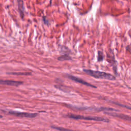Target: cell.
I'll use <instances>...</instances> for the list:
<instances>
[{
	"label": "cell",
	"instance_id": "obj_1",
	"mask_svg": "<svg viewBox=\"0 0 131 131\" xmlns=\"http://www.w3.org/2000/svg\"><path fill=\"white\" fill-rule=\"evenodd\" d=\"M83 71L88 75L95 78L104 79L109 80H115L116 79L114 75L106 72L99 71H93L89 69H83Z\"/></svg>",
	"mask_w": 131,
	"mask_h": 131
},
{
	"label": "cell",
	"instance_id": "obj_2",
	"mask_svg": "<svg viewBox=\"0 0 131 131\" xmlns=\"http://www.w3.org/2000/svg\"><path fill=\"white\" fill-rule=\"evenodd\" d=\"M67 117L68 118L79 120V119H82V120H94V121H102L105 122H108L109 120L106 118L100 117H97V116H84L80 115H75V114H68Z\"/></svg>",
	"mask_w": 131,
	"mask_h": 131
},
{
	"label": "cell",
	"instance_id": "obj_3",
	"mask_svg": "<svg viewBox=\"0 0 131 131\" xmlns=\"http://www.w3.org/2000/svg\"><path fill=\"white\" fill-rule=\"evenodd\" d=\"M8 114L14 115L17 117H25V118H35L37 116V113H26V112H20L14 111H9L8 112Z\"/></svg>",
	"mask_w": 131,
	"mask_h": 131
},
{
	"label": "cell",
	"instance_id": "obj_4",
	"mask_svg": "<svg viewBox=\"0 0 131 131\" xmlns=\"http://www.w3.org/2000/svg\"><path fill=\"white\" fill-rule=\"evenodd\" d=\"M67 76L68 78L71 79L72 80H73L75 82H78L80 84H82L83 85H84L85 86H90V87H92V88H96V86L91 84V83H89L88 82H87L86 81L83 80V79L79 78V77H76V76H74L73 75H70V74H67Z\"/></svg>",
	"mask_w": 131,
	"mask_h": 131
},
{
	"label": "cell",
	"instance_id": "obj_5",
	"mask_svg": "<svg viewBox=\"0 0 131 131\" xmlns=\"http://www.w3.org/2000/svg\"><path fill=\"white\" fill-rule=\"evenodd\" d=\"M23 84V82L22 81H17L10 80H3L0 79V84L11 85V86H18L21 84Z\"/></svg>",
	"mask_w": 131,
	"mask_h": 131
},
{
	"label": "cell",
	"instance_id": "obj_6",
	"mask_svg": "<svg viewBox=\"0 0 131 131\" xmlns=\"http://www.w3.org/2000/svg\"><path fill=\"white\" fill-rule=\"evenodd\" d=\"M105 114L109 115H111L112 116L114 117H118L120 119H122L127 121H130V117L129 116L127 115H125L124 114H118V113H112V112H105Z\"/></svg>",
	"mask_w": 131,
	"mask_h": 131
},
{
	"label": "cell",
	"instance_id": "obj_7",
	"mask_svg": "<svg viewBox=\"0 0 131 131\" xmlns=\"http://www.w3.org/2000/svg\"><path fill=\"white\" fill-rule=\"evenodd\" d=\"M18 10L20 13V15L21 18H24V2L23 1H18Z\"/></svg>",
	"mask_w": 131,
	"mask_h": 131
},
{
	"label": "cell",
	"instance_id": "obj_8",
	"mask_svg": "<svg viewBox=\"0 0 131 131\" xmlns=\"http://www.w3.org/2000/svg\"><path fill=\"white\" fill-rule=\"evenodd\" d=\"M72 57L69 56L68 54H64V55H62L60 56H59L58 58V60H60V61H65V60H72Z\"/></svg>",
	"mask_w": 131,
	"mask_h": 131
},
{
	"label": "cell",
	"instance_id": "obj_9",
	"mask_svg": "<svg viewBox=\"0 0 131 131\" xmlns=\"http://www.w3.org/2000/svg\"><path fill=\"white\" fill-rule=\"evenodd\" d=\"M8 74L17 75H29L31 74V73L29 72H10L8 73Z\"/></svg>",
	"mask_w": 131,
	"mask_h": 131
},
{
	"label": "cell",
	"instance_id": "obj_10",
	"mask_svg": "<svg viewBox=\"0 0 131 131\" xmlns=\"http://www.w3.org/2000/svg\"><path fill=\"white\" fill-rule=\"evenodd\" d=\"M51 127L53 129L58 130L59 131H75V130H73L64 128L61 127H58V126H51Z\"/></svg>",
	"mask_w": 131,
	"mask_h": 131
},
{
	"label": "cell",
	"instance_id": "obj_11",
	"mask_svg": "<svg viewBox=\"0 0 131 131\" xmlns=\"http://www.w3.org/2000/svg\"><path fill=\"white\" fill-rule=\"evenodd\" d=\"M98 61H102L103 60V54L102 51H98V57H97Z\"/></svg>",
	"mask_w": 131,
	"mask_h": 131
},
{
	"label": "cell",
	"instance_id": "obj_12",
	"mask_svg": "<svg viewBox=\"0 0 131 131\" xmlns=\"http://www.w3.org/2000/svg\"><path fill=\"white\" fill-rule=\"evenodd\" d=\"M112 102V103L117 105H119V106H122V107H125L126 108H128L129 110L130 109V107L129 106H127V105H124V104H120L119 103H117V102H114V101H111Z\"/></svg>",
	"mask_w": 131,
	"mask_h": 131
},
{
	"label": "cell",
	"instance_id": "obj_13",
	"mask_svg": "<svg viewBox=\"0 0 131 131\" xmlns=\"http://www.w3.org/2000/svg\"><path fill=\"white\" fill-rule=\"evenodd\" d=\"M42 18H43V20L44 23H45V24H49V21H47V20L46 19V17L45 16H43Z\"/></svg>",
	"mask_w": 131,
	"mask_h": 131
},
{
	"label": "cell",
	"instance_id": "obj_14",
	"mask_svg": "<svg viewBox=\"0 0 131 131\" xmlns=\"http://www.w3.org/2000/svg\"><path fill=\"white\" fill-rule=\"evenodd\" d=\"M130 46H129V45L127 46L126 47V50H128L129 51V52H130Z\"/></svg>",
	"mask_w": 131,
	"mask_h": 131
},
{
	"label": "cell",
	"instance_id": "obj_15",
	"mask_svg": "<svg viewBox=\"0 0 131 131\" xmlns=\"http://www.w3.org/2000/svg\"><path fill=\"white\" fill-rule=\"evenodd\" d=\"M3 118V116L0 115V118Z\"/></svg>",
	"mask_w": 131,
	"mask_h": 131
}]
</instances>
